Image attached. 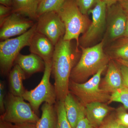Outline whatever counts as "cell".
Listing matches in <instances>:
<instances>
[{"instance_id": "obj_16", "label": "cell", "mask_w": 128, "mask_h": 128, "mask_svg": "<svg viewBox=\"0 0 128 128\" xmlns=\"http://www.w3.org/2000/svg\"><path fill=\"white\" fill-rule=\"evenodd\" d=\"M66 116L72 128H76L79 120L85 113V107L76 100L70 92L64 101Z\"/></svg>"}, {"instance_id": "obj_1", "label": "cell", "mask_w": 128, "mask_h": 128, "mask_svg": "<svg viewBox=\"0 0 128 128\" xmlns=\"http://www.w3.org/2000/svg\"><path fill=\"white\" fill-rule=\"evenodd\" d=\"M75 59L71 41L62 38L55 45L52 58L51 74L54 80L57 102H64L70 92V78Z\"/></svg>"}, {"instance_id": "obj_14", "label": "cell", "mask_w": 128, "mask_h": 128, "mask_svg": "<svg viewBox=\"0 0 128 128\" xmlns=\"http://www.w3.org/2000/svg\"><path fill=\"white\" fill-rule=\"evenodd\" d=\"M14 63L21 67L26 75H30L44 71L45 68V63L43 60L32 53L26 55L19 54Z\"/></svg>"}, {"instance_id": "obj_12", "label": "cell", "mask_w": 128, "mask_h": 128, "mask_svg": "<svg viewBox=\"0 0 128 128\" xmlns=\"http://www.w3.org/2000/svg\"><path fill=\"white\" fill-rule=\"evenodd\" d=\"M29 47L30 52L39 56L44 62L52 60L55 46L43 34L36 32L32 37Z\"/></svg>"}, {"instance_id": "obj_11", "label": "cell", "mask_w": 128, "mask_h": 128, "mask_svg": "<svg viewBox=\"0 0 128 128\" xmlns=\"http://www.w3.org/2000/svg\"><path fill=\"white\" fill-rule=\"evenodd\" d=\"M33 20L20 14L12 12L0 26V39L2 41L25 33L34 25Z\"/></svg>"}, {"instance_id": "obj_27", "label": "cell", "mask_w": 128, "mask_h": 128, "mask_svg": "<svg viewBox=\"0 0 128 128\" xmlns=\"http://www.w3.org/2000/svg\"><path fill=\"white\" fill-rule=\"evenodd\" d=\"M12 12V8L0 5V26L2 25L5 19Z\"/></svg>"}, {"instance_id": "obj_13", "label": "cell", "mask_w": 128, "mask_h": 128, "mask_svg": "<svg viewBox=\"0 0 128 128\" xmlns=\"http://www.w3.org/2000/svg\"><path fill=\"white\" fill-rule=\"evenodd\" d=\"M124 86L120 68L113 61L108 64L106 74L102 84V88L105 92L113 93Z\"/></svg>"}, {"instance_id": "obj_34", "label": "cell", "mask_w": 128, "mask_h": 128, "mask_svg": "<svg viewBox=\"0 0 128 128\" xmlns=\"http://www.w3.org/2000/svg\"><path fill=\"white\" fill-rule=\"evenodd\" d=\"M118 2L126 13L128 14V0H121Z\"/></svg>"}, {"instance_id": "obj_6", "label": "cell", "mask_w": 128, "mask_h": 128, "mask_svg": "<svg viewBox=\"0 0 128 128\" xmlns=\"http://www.w3.org/2000/svg\"><path fill=\"white\" fill-rule=\"evenodd\" d=\"M22 97L8 93L5 101V111L0 120L12 124L31 123L36 124L40 118L33 111L30 104Z\"/></svg>"}, {"instance_id": "obj_29", "label": "cell", "mask_w": 128, "mask_h": 128, "mask_svg": "<svg viewBox=\"0 0 128 128\" xmlns=\"http://www.w3.org/2000/svg\"><path fill=\"white\" fill-rule=\"evenodd\" d=\"M76 128H95L90 123L86 116L84 114L79 120Z\"/></svg>"}, {"instance_id": "obj_26", "label": "cell", "mask_w": 128, "mask_h": 128, "mask_svg": "<svg viewBox=\"0 0 128 128\" xmlns=\"http://www.w3.org/2000/svg\"><path fill=\"white\" fill-rule=\"evenodd\" d=\"M98 128H128V127L120 124L116 118H111L103 121Z\"/></svg>"}, {"instance_id": "obj_15", "label": "cell", "mask_w": 128, "mask_h": 128, "mask_svg": "<svg viewBox=\"0 0 128 128\" xmlns=\"http://www.w3.org/2000/svg\"><path fill=\"white\" fill-rule=\"evenodd\" d=\"M86 116L95 128H99L109 111V108L103 102H94L85 105Z\"/></svg>"}, {"instance_id": "obj_28", "label": "cell", "mask_w": 128, "mask_h": 128, "mask_svg": "<svg viewBox=\"0 0 128 128\" xmlns=\"http://www.w3.org/2000/svg\"><path fill=\"white\" fill-rule=\"evenodd\" d=\"M5 88L4 83L2 81L0 83V111L1 114L4 112L5 107Z\"/></svg>"}, {"instance_id": "obj_4", "label": "cell", "mask_w": 128, "mask_h": 128, "mask_svg": "<svg viewBox=\"0 0 128 128\" xmlns=\"http://www.w3.org/2000/svg\"><path fill=\"white\" fill-rule=\"evenodd\" d=\"M45 63L42 78L38 85L32 90H26L23 96L24 100L28 102L33 110L37 114L43 102L55 105L57 96L55 87L50 82L52 73V60Z\"/></svg>"}, {"instance_id": "obj_36", "label": "cell", "mask_w": 128, "mask_h": 128, "mask_svg": "<svg viewBox=\"0 0 128 128\" xmlns=\"http://www.w3.org/2000/svg\"><path fill=\"white\" fill-rule=\"evenodd\" d=\"M118 62L120 63L121 64L123 65L128 67V61L124 60L121 59H118L116 60Z\"/></svg>"}, {"instance_id": "obj_33", "label": "cell", "mask_w": 128, "mask_h": 128, "mask_svg": "<svg viewBox=\"0 0 128 128\" xmlns=\"http://www.w3.org/2000/svg\"><path fill=\"white\" fill-rule=\"evenodd\" d=\"M0 3L7 7H12L13 1L12 0H0Z\"/></svg>"}, {"instance_id": "obj_24", "label": "cell", "mask_w": 128, "mask_h": 128, "mask_svg": "<svg viewBox=\"0 0 128 128\" xmlns=\"http://www.w3.org/2000/svg\"><path fill=\"white\" fill-rule=\"evenodd\" d=\"M100 0H74L82 14L86 15Z\"/></svg>"}, {"instance_id": "obj_5", "label": "cell", "mask_w": 128, "mask_h": 128, "mask_svg": "<svg viewBox=\"0 0 128 128\" xmlns=\"http://www.w3.org/2000/svg\"><path fill=\"white\" fill-rule=\"evenodd\" d=\"M36 32V23L24 34L0 42V66L2 74L9 73L20 51L25 46H29L32 37Z\"/></svg>"}, {"instance_id": "obj_37", "label": "cell", "mask_w": 128, "mask_h": 128, "mask_svg": "<svg viewBox=\"0 0 128 128\" xmlns=\"http://www.w3.org/2000/svg\"><path fill=\"white\" fill-rule=\"evenodd\" d=\"M124 37H128V19H127L126 30L124 34Z\"/></svg>"}, {"instance_id": "obj_19", "label": "cell", "mask_w": 128, "mask_h": 128, "mask_svg": "<svg viewBox=\"0 0 128 128\" xmlns=\"http://www.w3.org/2000/svg\"><path fill=\"white\" fill-rule=\"evenodd\" d=\"M41 118L36 124V128H56L57 114L55 105L44 103L41 108Z\"/></svg>"}, {"instance_id": "obj_9", "label": "cell", "mask_w": 128, "mask_h": 128, "mask_svg": "<svg viewBox=\"0 0 128 128\" xmlns=\"http://www.w3.org/2000/svg\"><path fill=\"white\" fill-rule=\"evenodd\" d=\"M92 15V21L86 31L79 39L80 46L86 48L95 41L103 32L106 21L107 6L100 0L88 14Z\"/></svg>"}, {"instance_id": "obj_35", "label": "cell", "mask_w": 128, "mask_h": 128, "mask_svg": "<svg viewBox=\"0 0 128 128\" xmlns=\"http://www.w3.org/2000/svg\"><path fill=\"white\" fill-rule=\"evenodd\" d=\"M105 2L106 5L107 6H109L113 4L119 2L121 0H101Z\"/></svg>"}, {"instance_id": "obj_32", "label": "cell", "mask_w": 128, "mask_h": 128, "mask_svg": "<svg viewBox=\"0 0 128 128\" xmlns=\"http://www.w3.org/2000/svg\"><path fill=\"white\" fill-rule=\"evenodd\" d=\"M0 128H13V124L11 123L0 120Z\"/></svg>"}, {"instance_id": "obj_31", "label": "cell", "mask_w": 128, "mask_h": 128, "mask_svg": "<svg viewBox=\"0 0 128 128\" xmlns=\"http://www.w3.org/2000/svg\"><path fill=\"white\" fill-rule=\"evenodd\" d=\"M13 128H36V124L31 123L14 124Z\"/></svg>"}, {"instance_id": "obj_21", "label": "cell", "mask_w": 128, "mask_h": 128, "mask_svg": "<svg viewBox=\"0 0 128 128\" xmlns=\"http://www.w3.org/2000/svg\"><path fill=\"white\" fill-rule=\"evenodd\" d=\"M66 0H41L38 10V18L42 14L48 12H57Z\"/></svg>"}, {"instance_id": "obj_22", "label": "cell", "mask_w": 128, "mask_h": 128, "mask_svg": "<svg viewBox=\"0 0 128 128\" xmlns=\"http://www.w3.org/2000/svg\"><path fill=\"white\" fill-rule=\"evenodd\" d=\"M55 106L57 114L56 128H72L66 116L64 102L57 101Z\"/></svg>"}, {"instance_id": "obj_8", "label": "cell", "mask_w": 128, "mask_h": 128, "mask_svg": "<svg viewBox=\"0 0 128 128\" xmlns=\"http://www.w3.org/2000/svg\"><path fill=\"white\" fill-rule=\"evenodd\" d=\"M36 32L43 34L55 46L64 37L65 28L57 12H45L37 20Z\"/></svg>"}, {"instance_id": "obj_23", "label": "cell", "mask_w": 128, "mask_h": 128, "mask_svg": "<svg viewBox=\"0 0 128 128\" xmlns=\"http://www.w3.org/2000/svg\"><path fill=\"white\" fill-rule=\"evenodd\" d=\"M121 102L123 104L124 108L128 109V88L124 86L118 89L111 95L108 102Z\"/></svg>"}, {"instance_id": "obj_30", "label": "cell", "mask_w": 128, "mask_h": 128, "mask_svg": "<svg viewBox=\"0 0 128 128\" xmlns=\"http://www.w3.org/2000/svg\"><path fill=\"white\" fill-rule=\"evenodd\" d=\"M120 70L124 86L128 88V67L121 64Z\"/></svg>"}, {"instance_id": "obj_7", "label": "cell", "mask_w": 128, "mask_h": 128, "mask_svg": "<svg viewBox=\"0 0 128 128\" xmlns=\"http://www.w3.org/2000/svg\"><path fill=\"white\" fill-rule=\"evenodd\" d=\"M107 66L101 68L97 73L85 83H78L71 81L69 84V90L79 98L84 105L94 102H107L111 95L99 88L101 75Z\"/></svg>"}, {"instance_id": "obj_18", "label": "cell", "mask_w": 128, "mask_h": 128, "mask_svg": "<svg viewBox=\"0 0 128 128\" xmlns=\"http://www.w3.org/2000/svg\"><path fill=\"white\" fill-rule=\"evenodd\" d=\"M26 78L25 72L17 64H15L9 72L10 92L14 96L23 97L26 90L23 81Z\"/></svg>"}, {"instance_id": "obj_25", "label": "cell", "mask_w": 128, "mask_h": 128, "mask_svg": "<svg viewBox=\"0 0 128 128\" xmlns=\"http://www.w3.org/2000/svg\"><path fill=\"white\" fill-rule=\"evenodd\" d=\"M116 118L120 124L128 127V113L124 108L121 106L117 109Z\"/></svg>"}, {"instance_id": "obj_17", "label": "cell", "mask_w": 128, "mask_h": 128, "mask_svg": "<svg viewBox=\"0 0 128 128\" xmlns=\"http://www.w3.org/2000/svg\"><path fill=\"white\" fill-rule=\"evenodd\" d=\"M41 0H12V12L33 20L38 18V10Z\"/></svg>"}, {"instance_id": "obj_10", "label": "cell", "mask_w": 128, "mask_h": 128, "mask_svg": "<svg viewBox=\"0 0 128 128\" xmlns=\"http://www.w3.org/2000/svg\"><path fill=\"white\" fill-rule=\"evenodd\" d=\"M108 32L109 39L114 41L124 37L125 32L128 14L119 2L107 6Z\"/></svg>"}, {"instance_id": "obj_20", "label": "cell", "mask_w": 128, "mask_h": 128, "mask_svg": "<svg viewBox=\"0 0 128 128\" xmlns=\"http://www.w3.org/2000/svg\"><path fill=\"white\" fill-rule=\"evenodd\" d=\"M118 39L110 48L112 54L117 59L128 61V37H123Z\"/></svg>"}, {"instance_id": "obj_2", "label": "cell", "mask_w": 128, "mask_h": 128, "mask_svg": "<svg viewBox=\"0 0 128 128\" xmlns=\"http://www.w3.org/2000/svg\"><path fill=\"white\" fill-rule=\"evenodd\" d=\"M104 44L103 40L92 47L84 48L80 46L82 54L79 62L72 69L70 78L71 81L81 83L89 76H94L101 68L107 66L109 59L104 51Z\"/></svg>"}, {"instance_id": "obj_3", "label": "cell", "mask_w": 128, "mask_h": 128, "mask_svg": "<svg viewBox=\"0 0 128 128\" xmlns=\"http://www.w3.org/2000/svg\"><path fill=\"white\" fill-rule=\"evenodd\" d=\"M57 12L65 28L63 39L75 40L78 48L80 34L86 31L90 24L87 16L82 14L74 0H66Z\"/></svg>"}]
</instances>
